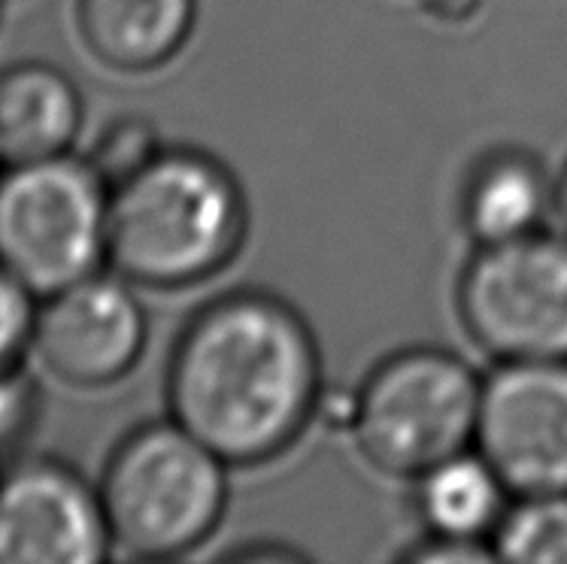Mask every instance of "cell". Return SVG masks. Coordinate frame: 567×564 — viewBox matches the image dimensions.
Returning <instances> with one entry per match:
<instances>
[{"mask_svg": "<svg viewBox=\"0 0 567 564\" xmlns=\"http://www.w3.org/2000/svg\"><path fill=\"white\" fill-rule=\"evenodd\" d=\"M553 216L558 219L561 230L567 234V164L565 171L556 176V201H553Z\"/></svg>", "mask_w": 567, "mask_h": 564, "instance_id": "obj_18", "label": "cell"}, {"mask_svg": "<svg viewBox=\"0 0 567 564\" xmlns=\"http://www.w3.org/2000/svg\"><path fill=\"white\" fill-rule=\"evenodd\" d=\"M167 416L231 468L289 450L322 398L313 328L289 300L258 288L209 300L176 337Z\"/></svg>", "mask_w": 567, "mask_h": 564, "instance_id": "obj_1", "label": "cell"}, {"mask_svg": "<svg viewBox=\"0 0 567 564\" xmlns=\"http://www.w3.org/2000/svg\"><path fill=\"white\" fill-rule=\"evenodd\" d=\"M492 553L507 564H567V492L513 498Z\"/></svg>", "mask_w": 567, "mask_h": 564, "instance_id": "obj_14", "label": "cell"}, {"mask_svg": "<svg viewBox=\"0 0 567 564\" xmlns=\"http://www.w3.org/2000/svg\"><path fill=\"white\" fill-rule=\"evenodd\" d=\"M228 468L171 416L134 428L97 485L113 550L131 558H179L209 541L228 507Z\"/></svg>", "mask_w": 567, "mask_h": 564, "instance_id": "obj_3", "label": "cell"}, {"mask_svg": "<svg viewBox=\"0 0 567 564\" xmlns=\"http://www.w3.org/2000/svg\"><path fill=\"white\" fill-rule=\"evenodd\" d=\"M249 225L237 176L209 152H155L110 188L106 267L134 286L188 288L240 253Z\"/></svg>", "mask_w": 567, "mask_h": 564, "instance_id": "obj_2", "label": "cell"}, {"mask_svg": "<svg viewBox=\"0 0 567 564\" xmlns=\"http://www.w3.org/2000/svg\"><path fill=\"white\" fill-rule=\"evenodd\" d=\"M110 185L85 155L3 164L0 267L37 300L106 267Z\"/></svg>", "mask_w": 567, "mask_h": 564, "instance_id": "obj_5", "label": "cell"}, {"mask_svg": "<svg viewBox=\"0 0 567 564\" xmlns=\"http://www.w3.org/2000/svg\"><path fill=\"white\" fill-rule=\"evenodd\" d=\"M37 298L0 267V373L24 365L34 331Z\"/></svg>", "mask_w": 567, "mask_h": 564, "instance_id": "obj_16", "label": "cell"}, {"mask_svg": "<svg viewBox=\"0 0 567 564\" xmlns=\"http://www.w3.org/2000/svg\"><path fill=\"white\" fill-rule=\"evenodd\" d=\"M0 164H3V162H0Z\"/></svg>", "mask_w": 567, "mask_h": 564, "instance_id": "obj_19", "label": "cell"}, {"mask_svg": "<svg viewBox=\"0 0 567 564\" xmlns=\"http://www.w3.org/2000/svg\"><path fill=\"white\" fill-rule=\"evenodd\" d=\"M416 513L429 537L492 546L513 492L486 455L471 447L443 459L416 480Z\"/></svg>", "mask_w": 567, "mask_h": 564, "instance_id": "obj_13", "label": "cell"}, {"mask_svg": "<svg viewBox=\"0 0 567 564\" xmlns=\"http://www.w3.org/2000/svg\"><path fill=\"white\" fill-rule=\"evenodd\" d=\"M197 0H76V28L94 61L118 73L164 68L186 47Z\"/></svg>", "mask_w": 567, "mask_h": 564, "instance_id": "obj_11", "label": "cell"}, {"mask_svg": "<svg viewBox=\"0 0 567 564\" xmlns=\"http://www.w3.org/2000/svg\"><path fill=\"white\" fill-rule=\"evenodd\" d=\"M158 150H162V140H158L155 125L140 119V115H125V119L110 122L97 134L92 150L85 152V158L113 188L116 183L127 180L131 173H137L143 164L152 162Z\"/></svg>", "mask_w": 567, "mask_h": 564, "instance_id": "obj_15", "label": "cell"}, {"mask_svg": "<svg viewBox=\"0 0 567 564\" xmlns=\"http://www.w3.org/2000/svg\"><path fill=\"white\" fill-rule=\"evenodd\" d=\"M82 94L68 73L47 61L0 70V162H37L73 152L80 140Z\"/></svg>", "mask_w": 567, "mask_h": 564, "instance_id": "obj_10", "label": "cell"}, {"mask_svg": "<svg viewBox=\"0 0 567 564\" xmlns=\"http://www.w3.org/2000/svg\"><path fill=\"white\" fill-rule=\"evenodd\" d=\"M474 447L513 498L567 492V361H498L483 377Z\"/></svg>", "mask_w": 567, "mask_h": 564, "instance_id": "obj_7", "label": "cell"}, {"mask_svg": "<svg viewBox=\"0 0 567 564\" xmlns=\"http://www.w3.org/2000/svg\"><path fill=\"white\" fill-rule=\"evenodd\" d=\"M455 307L464 331L498 361H567V234L476 246Z\"/></svg>", "mask_w": 567, "mask_h": 564, "instance_id": "obj_6", "label": "cell"}, {"mask_svg": "<svg viewBox=\"0 0 567 564\" xmlns=\"http://www.w3.org/2000/svg\"><path fill=\"white\" fill-rule=\"evenodd\" d=\"M37 419V389L24 365L0 373V452L16 447Z\"/></svg>", "mask_w": 567, "mask_h": 564, "instance_id": "obj_17", "label": "cell"}, {"mask_svg": "<svg viewBox=\"0 0 567 564\" xmlns=\"http://www.w3.org/2000/svg\"><path fill=\"white\" fill-rule=\"evenodd\" d=\"M483 377L441 346L385 356L361 380L349 428L364 461L389 476L416 480L443 459L471 450Z\"/></svg>", "mask_w": 567, "mask_h": 564, "instance_id": "obj_4", "label": "cell"}, {"mask_svg": "<svg viewBox=\"0 0 567 564\" xmlns=\"http://www.w3.org/2000/svg\"><path fill=\"white\" fill-rule=\"evenodd\" d=\"M110 553L101 489L82 473L52 459L0 473V564H97Z\"/></svg>", "mask_w": 567, "mask_h": 564, "instance_id": "obj_9", "label": "cell"}, {"mask_svg": "<svg viewBox=\"0 0 567 564\" xmlns=\"http://www.w3.org/2000/svg\"><path fill=\"white\" fill-rule=\"evenodd\" d=\"M556 201V180L519 150L488 152L462 192V225L474 246H492L544 230Z\"/></svg>", "mask_w": 567, "mask_h": 564, "instance_id": "obj_12", "label": "cell"}, {"mask_svg": "<svg viewBox=\"0 0 567 564\" xmlns=\"http://www.w3.org/2000/svg\"><path fill=\"white\" fill-rule=\"evenodd\" d=\"M146 337L137 286L116 270H97L37 300L31 349L61 382L97 389L137 368Z\"/></svg>", "mask_w": 567, "mask_h": 564, "instance_id": "obj_8", "label": "cell"}]
</instances>
